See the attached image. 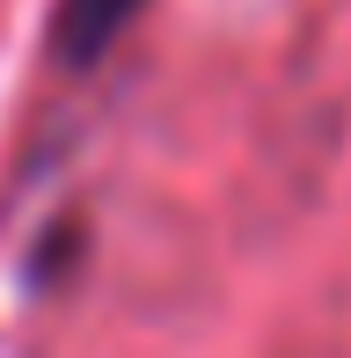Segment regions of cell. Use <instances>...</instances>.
<instances>
[{
    "label": "cell",
    "mask_w": 351,
    "mask_h": 358,
    "mask_svg": "<svg viewBox=\"0 0 351 358\" xmlns=\"http://www.w3.org/2000/svg\"><path fill=\"white\" fill-rule=\"evenodd\" d=\"M132 8L139 0H66V8H59V59H73V66L95 59L124 22H132Z\"/></svg>",
    "instance_id": "cell-1"
}]
</instances>
